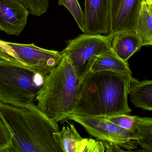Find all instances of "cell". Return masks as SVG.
Returning a JSON list of instances; mask_svg holds the SVG:
<instances>
[{
  "label": "cell",
  "instance_id": "16",
  "mask_svg": "<svg viewBox=\"0 0 152 152\" xmlns=\"http://www.w3.org/2000/svg\"><path fill=\"white\" fill-rule=\"evenodd\" d=\"M104 118L127 130L137 133V131L141 126L148 122L152 121V118L151 117H140L135 115H129L125 114Z\"/></svg>",
  "mask_w": 152,
  "mask_h": 152
},
{
  "label": "cell",
  "instance_id": "5",
  "mask_svg": "<svg viewBox=\"0 0 152 152\" xmlns=\"http://www.w3.org/2000/svg\"><path fill=\"white\" fill-rule=\"evenodd\" d=\"M113 38L111 34L84 33L67 42L65 48L61 52L70 61L80 81L90 72L97 57L113 52Z\"/></svg>",
  "mask_w": 152,
  "mask_h": 152
},
{
  "label": "cell",
  "instance_id": "17",
  "mask_svg": "<svg viewBox=\"0 0 152 152\" xmlns=\"http://www.w3.org/2000/svg\"><path fill=\"white\" fill-rule=\"evenodd\" d=\"M58 5L65 7L72 15L81 31L86 33L84 13L78 0H58Z\"/></svg>",
  "mask_w": 152,
  "mask_h": 152
},
{
  "label": "cell",
  "instance_id": "21",
  "mask_svg": "<svg viewBox=\"0 0 152 152\" xmlns=\"http://www.w3.org/2000/svg\"><path fill=\"white\" fill-rule=\"evenodd\" d=\"M11 137L8 129L0 116V152H7L11 145Z\"/></svg>",
  "mask_w": 152,
  "mask_h": 152
},
{
  "label": "cell",
  "instance_id": "20",
  "mask_svg": "<svg viewBox=\"0 0 152 152\" xmlns=\"http://www.w3.org/2000/svg\"><path fill=\"white\" fill-rule=\"evenodd\" d=\"M105 148L102 141L90 138H83L80 140L76 152H104Z\"/></svg>",
  "mask_w": 152,
  "mask_h": 152
},
{
  "label": "cell",
  "instance_id": "7",
  "mask_svg": "<svg viewBox=\"0 0 152 152\" xmlns=\"http://www.w3.org/2000/svg\"><path fill=\"white\" fill-rule=\"evenodd\" d=\"M67 119L82 125L90 135L101 141L113 142L129 150L137 148V145L134 140L139 139L138 134L127 130L104 117L82 116L72 113Z\"/></svg>",
  "mask_w": 152,
  "mask_h": 152
},
{
  "label": "cell",
  "instance_id": "2",
  "mask_svg": "<svg viewBox=\"0 0 152 152\" xmlns=\"http://www.w3.org/2000/svg\"><path fill=\"white\" fill-rule=\"evenodd\" d=\"M130 76L88 72L80 81L72 113L103 117L129 114L132 112L128 101Z\"/></svg>",
  "mask_w": 152,
  "mask_h": 152
},
{
  "label": "cell",
  "instance_id": "14",
  "mask_svg": "<svg viewBox=\"0 0 152 152\" xmlns=\"http://www.w3.org/2000/svg\"><path fill=\"white\" fill-rule=\"evenodd\" d=\"M135 32L141 40L143 47L152 45V0H144L137 20Z\"/></svg>",
  "mask_w": 152,
  "mask_h": 152
},
{
  "label": "cell",
  "instance_id": "4",
  "mask_svg": "<svg viewBox=\"0 0 152 152\" xmlns=\"http://www.w3.org/2000/svg\"><path fill=\"white\" fill-rule=\"evenodd\" d=\"M46 76L0 58V102L28 107L36 99Z\"/></svg>",
  "mask_w": 152,
  "mask_h": 152
},
{
  "label": "cell",
  "instance_id": "18",
  "mask_svg": "<svg viewBox=\"0 0 152 152\" xmlns=\"http://www.w3.org/2000/svg\"><path fill=\"white\" fill-rule=\"evenodd\" d=\"M140 139L134 140L137 145L140 146L144 151L152 152V121L141 126L137 131Z\"/></svg>",
  "mask_w": 152,
  "mask_h": 152
},
{
  "label": "cell",
  "instance_id": "13",
  "mask_svg": "<svg viewBox=\"0 0 152 152\" xmlns=\"http://www.w3.org/2000/svg\"><path fill=\"white\" fill-rule=\"evenodd\" d=\"M90 72H109L123 75H132L128 62L119 58L113 52H108L97 57L93 62Z\"/></svg>",
  "mask_w": 152,
  "mask_h": 152
},
{
  "label": "cell",
  "instance_id": "10",
  "mask_svg": "<svg viewBox=\"0 0 152 152\" xmlns=\"http://www.w3.org/2000/svg\"><path fill=\"white\" fill-rule=\"evenodd\" d=\"M85 34H109L110 0H85Z\"/></svg>",
  "mask_w": 152,
  "mask_h": 152
},
{
  "label": "cell",
  "instance_id": "6",
  "mask_svg": "<svg viewBox=\"0 0 152 152\" xmlns=\"http://www.w3.org/2000/svg\"><path fill=\"white\" fill-rule=\"evenodd\" d=\"M61 52L34 44L13 43L0 40V58L47 75L63 58Z\"/></svg>",
  "mask_w": 152,
  "mask_h": 152
},
{
  "label": "cell",
  "instance_id": "11",
  "mask_svg": "<svg viewBox=\"0 0 152 152\" xmlns=\"http://www.w3.org/2000/svg\"><path fill=\"white\" fill-rule=\"evenodd\" d=\"M143 47L135 31H124L113 35L112 48L117 57L125 62Z\"/></svg>",
  "mask_w": 152,
  "mask_h": 152
},
{
  "label": "cell",
  "instance_id": "3",
  "mask_svg": "<svg viewBox=\"0 0 152 152\" xmlns=\"http://www.w3.org/2000/svg\"><path fill=\"white\" fill-rule=\"evenodd\" d=\"M80 78L66 57L45 78L35 99L38 107L57 122H64L72 113L77 99Z\"/></svg>",
  "mask_w": 152,
  "mask_h": 152
},
{
  "label": "cell",
  "instance_id": "8",
  "mask_svg": "<svg viewBox=\"0 0 152 152\" xmlns=\"http://www.w3.org/2000/svg\"><path fill=\"white\" fill-rule=\"evenodd\" d=\"M144 0H110L109 34L135 31Z\"/></svg>",
  "mask_w": 152,
  "mask_h": 152
},
{
  "label": "cell",
  "instance_id": "12",
  "mask_svg": "<svg viewBox=\"0 0 152 152\" xmlns=\"http://www.w3.org/2000/svg\"><path fill=\"white\" fill-rule=\"evenodd\" d=\"M128 94L136 107L152 110V81H139L132 75L129 77Z\"/></svg>",
  "mask_w": 152,
  "mask_h": 152
},
{
  "label": "cell",
  "instance_id": "19",
  "mask_svg": "<svg viewBox=\"0 0 152 152\" xmlns=\"http://www.w3.org/2000/svg\"><path fill=\"white\" fill-rule=\"evenodd\" d=\"M26 8L29 13L35 16L44 15L48 11V0H18Z\"/></svg>",
  "mask_w": 152,
  "mask_h": 152
},
{
  "label": "cell",
  "instance_id": "9",
  "mask_svg": "<svg viewBox=\"0 0 152 152\" xmlns=\"http://www.w3.org/2000/svg\"><path fill=\"white\" fill-rule=\"evenodd\" d=\"M29 14L18 0H0V31L18 36L25 27Z\"/></svg>",
  "mask_w": 152,
  "mask_h": 152
},
{
  "label": "cell",
  "instance_id": "15",
  "mask_svg": "<svg viewBox=\"0 0 152 152\" xmlns=\"http://www.w3.org/2000/svg\"><path fill=\"white\" fill-rule=\"evenodd\" d=\"M70 127H63L61 131L54 133V139L64 152H76V148L83 138L79 134L74 124Z\"/></svg>",
  "mask_w": 152,
  "mask_h": 152
},
{
  "label": "cell",
  "instance_id": "1",
  "mask_svg": "<svg viewBox=\"0 0 152 152\" xmlns=\"http://www.w3.org/2000/svg\"><path fill=\"white\" fill-rule=\"evenodd\" d=\"M0 116L8 129L11 145L7 152H62L54 133L57 122L32 102L18 107L0 102Z\"/></svg>",
  "mask_w": 152,
  "mask_h": 152
},
{
  "label": "cell",
  "instance_id": "22",
  "mask_svg": "<svg viewBox=\"0 0 152 152\" xmlns=\"http://www.w3.org/2000/svg\"><path fill=\"white\" fill-rule=\"evenodd\" d=\"M106 152H121L125 151L122 149L117 144L113 142L102 141Z\"/></svg>",
  "mask_w": 152,
  "mask_h": 152
}]
</instances>
